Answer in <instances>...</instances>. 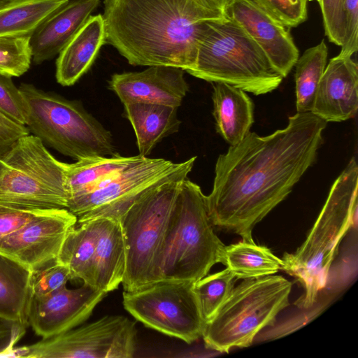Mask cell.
Returning a JSON list of instances; mask_svg holds the SVG:
<instances>
[{"instance_id": "obj_1", "label": "cell", "mask_w": 358, "mask_h": 358, "mask_svg": "<svg viewBox=\"0 0 358 358\" xmlns=\"http://www.w3.org/2000/svg\"><path fill=\"white\" fill-rule=\"evenodd\" d=\"M327 122L296 113L270 135L250 131L216 162L206 201L213 226L254 242L252 230L292 192L315 162Z\"/></svg>"}, {"instance_id": "obj_2", "label": "cell", "mask_w": 358, "mask_h": 358, "mask_svg": "<svg viewBox=\"0 0 358 358\" xmlns=\"http://www.w3.org/2000/svg\"><path fill=\"white\" fill-rule=\"evenodd\" d=\"M102 17L106 43L129 64L185 71L195 64L206 22L220 19L192 0H104Z\"/></svg>"}, {"instance_id": "obj_3", "label": "cell", "mask_w": 358, "mask_h": 358, "mask_svg": "<svg viewBox=\"0 0 358 358\" xmlns=\"http://www.w3.org/2000/svg\"><path fill=\"white\" fill-rule=\"evenodd\" d=\"M358 166L355 157L333 183L327 199L303 243L285 253L282 268L294 277L305 293L298 302L311 308L327 285L340 242L351 227H357Z\"/></svg>"}, {"instance_id": "obj_4", "label": "cell", "mask_w": 358, "mask_h": 358, "mask_svg": "<svg viewBox=\"0 0 358 358\" xmlns=\"http://www.w3.org/2000/svg\"><path fill=\"white\" fill-rule=\"evenodd\" d=\"M196 159L179 163L173 173L144 192L119 217L126 252L124 291L158 280L159 255L169 219Z\"/></svg>"}, {"instance_id": "obj_5", "label": "cell", "mask_w": 358, "mask_h": 358, "mask_svg": "<svg viewBox=\"0 0 358 358\" xmlns=\"http://www.w3.org/2000/svg\"><path fill=\"white\" fill-rule=\"evenodd\" d=\"M206 195L186 178L180 187L163 241L158 280L196 282L221 263L225 245L216 235Z\"/></svg>"}, {"instance_id": "obj_6", "label": "cell", "mask_w": 358, "mask_h": 358, "mask_svg": "<svg viewBox=\"0 0 358 358\" xmlns=\"http://www.w3.org/2000/svg\"><path fill=\"white\" fill-rule=\"evenodd\" d=\"M187 72L254 95L272 92L283 79L257 43L241 25L227 17L206 22L195 64Z\"/></svg>"}, {"instance_id": "obj_7", "label": "cell", "mask_w": 358, "mask_h": 358, "mask_svg": "<svg viewBox=\"0 0 358 358\" xmlns=\"http://www.w3.org/2000/svg\"><path fill=\"white\" fill-rule=\"evenodd\" d=\"M29 133L61 154L76 160L116 153L110 132L78 101L22 83Z\"/></svg>"}, {"instance_id": "obj_8", "label": "cell", "mask_w": 358, "mask_h": 358, "mask_svg": "<svg viewBox=\"0 0 358 358\" xmlns=\"http://www.w3.org/2000/svg\"><path fill=\"white\" fill-rule=\"evenodd\" d=\"M292 287L291 281L277 275L243 280L206 322L202 335L206 346L227 353L250 346L289 305Z\"/></svg>"}, {"instance_id": "obj_9", "label": "cell", "mask_w": 358, "mask_h": 358, "mask_svg": "<svg viewBox=\"0 0 358 358\" xmlns=\"http://www.w3.org/2000/svg\"><path fill=\"white\" fill-rule=\"evenodd\" d=\"M66 163L31 134L0 155V204L23 210L67 208Z\"/></svg>"}, {"instance_id": "obj_10", "label": "cell", "mask_w": 358, "mask_h": 358, "mask_svg": "<svg viewBox=\"0 0 358 358\" xmlns=\"http://www.w3.org/2000/svg\"><path fill=\"white\" fill-rule=\"evenodd\" d=\"M194 283L159 280L133 291H124L123 306L145 326L190 344L202 337L206 324Z\"/></svg>"}, {"instance_id": "obj_11", "label": "cell", "mask_w": 358, "mask_h": 358, "mask_svg": "<svg viewBox=\"0 0 358 358\" xmlns=\"http://www.w3.org/2000/svg\"><path fill=\"white\" fill-rule=\"evenodd\" d=\"M135 323L106 315L89 324L15 349V357L131 358L136 350Z\"/></svg>"}, {"instance_id": "obj_12", "label": "cell", "mask_w": 358, "mask_h": 358, "mask_svg": "<svg viewBox=\"0 0 358 358\" xmlns=\"http://www.w3.org/2000/svg\"><path fill=\"white\" fill-rule=\"evenodd\" d=\"M178 165L162 158L143 157L98 189L69 200L66 209L76 216L77 221L97 217L118 220L139 196L169 176Z\"/></svg>"}, {"instance_id": "obj_13", "label": "cell", "mask_w": 358, "mask_h": 358, "mask_svg": "<svg viewBox=\"0 0 358 358\" xmlns=\"http://www.w3.org/2000/svg\"><path fill=\"white\" fill-rule=\"evenodd\" d=\"M77 222L66 208L44 210L0 240V253L30 271L57 259L65 236Z\"/></svg>"}, {"instance_id": "obj_14", "label": "cell", "mask_w": 358, "mask_h": 358, "mask_svg": "<svg viewBox=\"0 0 358 358\" xmlns=\"http://www.w3.org/2000/svg\"><path fill=\"white\" fill-rule=\"evenodd\" d=\"M107 293L83 284L76 289L64 287L43 297H32L28 322L43 338H49L85 322Z\"/></svg>"}, {"instance_id": "obj_15", "label": "cell", "mask_w": 358, "mask_h": 358, "mask_svg": "<svg viewBox=\"0 0 358 358\" xmlns=\"http://www.w3.org/2000/svg\"><path fill=\"white\" fill-rule=\"evenodd\" d=\"M225 17L241 25L264 52L275 70L283 78L287 76L299 57L289 28L251 0H230Z\"/></svg>"}, {"instance_id": "obj_16", "label": "cell", "mask_w": 358, "mask_h": 358, "mask_svg": "<svg viewBox=\"0 0 358 358\" xmlns=\"http://www.w3.org/2000/svg\"><path fill=\"white\" fill-rule=\"evenodd\" d=\"M180 68L150 66L141 71L115 73L109 88L122 103L141 102L179 107L189 91Z\"/></svg>"}, {"instance_id": "obj_17", "label": "cell", "mask_w": 358, "mask_h": 358, "mask_svg": "<svg viewBox=\"0 0 358 358\" xmlns=\"http://www.w3.org/2000/svg\"><path fill=\"white\" fill-rule=\"evenodd\" d=\"M357 109V64L338 55L326 65L311 112L327 122H341L355 117Z\"/></svg>"}, {"instance_id": "obj_18", "label": "cell", "mask_w": 358, "mask_h": 358, "mask_svg": "<svg viewBox=\"0 0 358 358\" xmlns=\"http://www.w3.org/2000/svg\"><path fill=\"white\" fill-rule=\"evenodd\" d=\"M101 0H70L44 20L30 38L32 62L41 64L58 55Z\"/></svg>"}, {"instance_id": "obj_19", "label": "cell", "mask_w": 358, "mask_h": 358, "mask_svg": "<svg viewBox=\"0 0 358 358\" xmlns=\"http://www.w3.org/2000/svg\"><path fill=\"white\" fill-rule=\"evenodd\" d=\"M105 43L102 15H91L58 55L57 83L66 87L74 85L90 69Z\"/></svg>"}, {"instance_id": "obj_20", "label": "cell", "mask_w": 358, "mask_h": 358, "mask_svg": "<svg viewBox=\"0 0 358 358\" xmlns=\"http://www.w3.org/2000/svg\"><path fill=\"white\" fill-rule=\"evenodd\" d=\"M213 116L217 132L233 145L250 132L254 122V105L241 88L224 83H212Z\"/></svg>"}, {"instance_id": "obj_21", "label": "cell", "mask_w": 358, "mask_h": 358, "mask_svg": "<svg viewBox=\"0 0 358 358\" xmlns=\"http://www.w3.org/2000/svg\"><path fill=\"white\" fill-rule=\"evenodd\" d=\"M94 259V287L108 293L122 283L126 270V252L118 220L100 217Z\"/></svg>"}, {"instance_id": "obj_22", "label": "cell", "mask_w": 358, "mask_h": 358, "mask_svg": "<svg viewBox=\"0 0 358 358\" xmlns=\"http://www.w3.org/2000/svg\"><path fill=\"white\" fill-rule=\"evenodd\" d=\"M124 115L131 123L139 155L147 157L165 137L177 132L181 121L178 107L134 102L124 103Z\"/></svg>"}, {"instance_id": "obj_23", "label": "cell", "mask_w": 358, "mask_h": 358, "mask_svg": "<svg viewBox=\"0 0 358 358\" xmlns=\"http://www.w3.org/2000/svg\"><path fill=\"white\" fill-rule=\"evenodd\" d=\"M101 217L77 221L68 231L57 260L66 266L71 280L80 279L94 287V259Z\"/></svg>"}, {"instance_id": "obj_24", "label": "cell", "mask_w": 358, "mask_h": 358, "mask_svg": "<svg viewBox=\"0 0 358 358\" xmlns=\"http://www.w3.org/2000/svg\"><path fill=\"white\" fill-rule=\"evenodd\" d=\"M143 156L122 157L117 153L96 156L66 163L68 201L94 191L114 175L140 160ZM68 204V203H67Z\"/></svg>"}, {"instance_id": "obj_25", "label": "cell", "mask_w": 358, "mask_h": 358, "mask_svg": "<svg viewBox=\"0 0 358 358\" xmlns=\"http://www.w3.org/2000/svg\"><path fill=\"white\" fill-rule=\"evenodd\" d=\"M32 271L0 253V317L28 327Z\"/></svg>"}, {"instance_id": "obj_26", "label": "cell", "mask_w": 358, "mask_h": 358, "mask_svg": "<svg viewBox=\"0 0 358 358\" xmlns=\"http://www.w3.org/2000/svg\"><path fill=\"white\" fill-rule=\"evenodd\" d=\"M221 263L236 280L273 275L282 266V259L275 256L269 248L245 241L225 245Z\"/></svg>"}, {"instance_id": "obj_27", "label": "cell", "mask_w": 358, "mask_h": 358, "mask_svg": "<svg viewBox=\"0 0 358 358\" xmlns=\"http://www.w3.org/2000/svg\"><path fill=\"white\" fill-rule=\"evenodd\" d=\"M70 0H15L0 8V37L31 36Z\"/></svg>"}, {"instance_id": "obj_28", "label": "cell", "mask_w": 358, "mask_h": 358, "mask_svg": "<svg viewBox=\"0 0 358 358\" xmlns=\"http://www.w3.org/2000/svg\"><path fill=\"white\" fill-rule=\"evenodd\" d=\"M328 48L322 40L305 50L294 66L296 113L311 112L319 82L327 65Z\"/></svg>"}, {"instance_id": "obj_29", "label": "cell", "mask_w": 358, "mask_h": 358, "mask_svg": "<svg viewBox=\"0 0 358 358\" xmlns=\"http://www.w3.org/2000/svg\"><path fill=\"white\" fill-rule=\"evenodd\" d=\"M236 280L232 273L226 268L194 282V292L206 322L214 316L226 300L234 288Z\"/></svg>"}, {"instance_id": "obj_30", "label": "cell", "mask_w": 358, "mask_h": 358, "mask_svg": "<svg viewBox=\"0 0 358 358\" xmlns=\"http://www.w3.org/2000/svg\"><path fill=\"white\" fill-rule=\"evenodd\" d=\"M31 36L0 37V74L13 78L25 73L32 62Z\"/></svg>"}, {"instance_id": "obj_31", "label": "cell", "mask_w": 358, "mask_h": 358, "mask_svg": "<svg viewBox=\"0 0 358 358\" xmlns=\"http://www.w3.org/2000/svg\"><path fill=\"white\" fill-rule=\"evenodd\" d=\"M71 280L69 268L57 259L32 271V297H43L53 294L66 285Z\"/></svg>"}, {"instance_id": "obj_32", "label": "cell", "mask_w": 358, "mask_h": 358, "mask_svg": "<svg viewBox=\"0 0 358 358\" xmlns=\"http://www.w3.org/2000/svg\"><path fill=\"white\" fill-rule=\"evenodd\" d=\"M288 28L298 27L308 17V0H251Z\"/></svg>"}, {"instance_id": "obj_33", "label": "cell", "mask_w": 358, "mask_h": 358, "mask_svg": "<svg viewBox=\"0 0 358 358\" xmlns=\"http://www.w3.org/2000/svg\"><path fill=\"white\" fill-rule=\"evenodd\" d=\"M0 110L15 122L26 126L25 101L11 78L0 74Z\"/></svg>"}, {"instance_id": "obj_34", "label": "cell", "mask_w": 358, "mask_h": 358, "mask_svg": "<svg viewBox=\"0 0 358 358\" xmlns=\"http://www.w3.org/2000/svg\"><path fill=\"white\" fill-rule=\"evenodd\" d=\"M323 26L329 41L341 46L345 36L343 0H320Z\"/></svg>"}, {"instance_id": "obj_35", "label": "cell", "mask_w": 358, "mask_h": 358, "mask_svg": "<svg viewBox=\"0 0 358 358\" xmlns=\"http://www.w3.org/2000/svg\"><path fill=\"white\" fill-rule=\"evenodd\" d=\"M345 36L339 55L352 57L358 48V0H343Z\"/></svg>"}, {"instance_id": "obj_36", "label": "cell", "mask_w": 358, "mask_h": 358, "mask_svg": "<svg viewBox=\"0 0 358 358\" xmlns=\"http://www.w3.org/2000/svg\"><path fill=\"white\" fill-rule=\"evenodd\" d=\"M27 327L18 321L0 317V357H15V346Z\"/></svg>"}, {"instance_id": "obj_37", "label": "cell", "mask_w": 358, "mask_h": 358, "mask_svg": "<svg viewBox=\"0 0 358 358\" xmlns=\"http://www.w3.org/2000/svg\"><path fill=\"white\" fill-rule=\"evenodd\" d=\"M44 210H23L0 204V240L17 230Z\"/></svg>"}, {"instance_id": "obj_38", "label": "cell", "mask_w": 358, "mask_h": 358, "mask_svg": "<svg viewBox=\"0 0 358 358\" xmlns=\"http://www.w3.org/2000/svg\"><path fill=\"white\" fill-rule=\"evenodd\" d=\"M29 134L27 126L15 122L0 110V155L19 138Z\"/></svg>"}, {"instance_id": "obj_39", "label": "cell", "mask_w": 358, "mask_h": 358, "mask_svg": "<svg viewBox=\"0 0 358 358\" xmlns=\"http://www.w3.org/2000/svg\"><path fill=\"white\" fill-rule=\"evenodd\" d=\"M201 9L215 15L217 18L225 17V9L230 0H192Z\"/></svg>"}, {"instance_id": "obj_40", "label": "cell", "mask_w": 358, "mask_h": 358, "mask_svg": "<svg viewBox=\"0 0 358 358\" xmlns=\"http://www.w3.org/2000/svg\"><path fill=\"white\" fill-rule=\"evenodd\" d=\"M15 0H0V8L14 1Z\"/></svg>"}, {"instance_id": "obj_41", "label": "cell", "mask_w": 358, "mask_h": 358, "mask_svg": "<svg viewBox=\"0 0 358 358\" xmlns=\"http://www.w3.org/2000/svg\"><path fill=\"white\" fill-rule=\"evenodd\" d=\"M315 1H317V3H318L320 0H315Z\"/></svg>"}]
</instances>
